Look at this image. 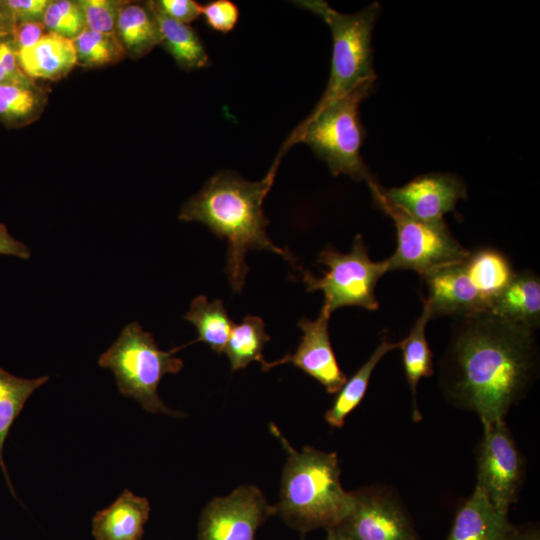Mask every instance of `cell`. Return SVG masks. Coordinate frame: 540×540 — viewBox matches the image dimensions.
I'll return each instance as SVG.
<instances>
[{"instance_id":"obj_1","label":"cell","mask_w":540,"mask_h":540,"mask_svg":"<svg viewBox=\"0 0 540 540\" xmlns=\"http://www.w3.org/2000/svg\"><path fill=\"white\" fill-rule=\"evenodd\" d=\"M538 369L535 330L479 311L455 317L439 362V385L449 403L477 414L484 424L505 420Z\"/></svg>"},{"instance_id":"obj_2","label":"cell","mask_w":540,"mask_h":540,"mask_svg":"<svg viewBox=\"0 0 540 540\" xmlns=\"http://www.w3.org/2000/svg\"><path fill=\"white\" fill-rule=\"evenodd\" d=\"M276 170L277 166L272 165L266 176L255 182L235 172H218L181 207L180 220L203 223L214 235L227 240L226 273L234 293H239L245 284L246 254L250 249L272 251L297 264L292 253L276 246L266 233L269 220L262 205Z\"/></svg>"},{"instance_id":"obj_3","label":"cell","mask_w":540,"mask_h":540,"mask_svg":"<svg viewBox=\"0 0 540 540\" xmlns=\"http://www.w3.org/2000/svg\"><path fill=\"white\" fill-rule=\"evenodd\" d=\"M270 430L287 452L275 515L302 534L336 527L349 512L353 499L352 492L341 484L337 453L312 446L298 451L272 423Z\"/></svg>"},{"instance_id":"obj_4","label":"cell","mask_w":540,"mask_h":540,"mask_svg":"<svg viewBox=\"0 0 540 540\" xmlns=\"http://www.w3.org/2000/svg\"><path fill=\"white\" fill-rule=\"evenodd\" d=\"M375 80L364 82L320 111L310 114L291 134L274 163H279L289 147L302 142L325 162L334 176L344 174L367 184L374 181L360 154L365 131L360 121L359 106L374 90Z\"/></svg>"},{"instance_id":"obj_5","label":"cell","mask_w":540,"mask_h":540,"mask_svg":"<svg viewBox=\"0 0 540 540\" xmlns=\"http://www.w3.org/2000/svg\"><path fill=\"white\" fill-rule=\"evenodd\" d=\"M187 345L189 343L169 351L160 350L151 333L132 322L99 357L98 364L113 372L123 396L136 400L147 412L181 417V412L161 400L158 386L166 374H176L183 368V361L174 354Z\"/></svg>"},{"instance_id":"obj_6","label":"cell","mask_w":540,"mask_h":540,"mask_svg":"<svg viewBox=\"0 0 540 540\" xmlns=\"http://www.w3.org/2000/svg\"><path fill=\"white\" fill-rule=\"evenodd\" d=\"M294 3L323 19L332 34L330 75L323 95L310 113L314 114L364 82L376 79L371 39L380 6L374 2L359 12L344 14L322 0Z\"/></svg>"},{"instance_id":"obj_7","label":"cell","mask_w":540,"mask_h":540,"mask_svg":"<svg viewBox=\"0 0 540 540\" xmlns=\"http://www.w3.org/2000/svg\"><path fill=\"white\" fill-rule=\"evenodd\" d=\"M317 263L327 267L320 278L300 269L307 291L324 294L323 308L332 314L345 306L377 310L379 302L375 289L379 279L389 271L387 260L374 262L361 235L354 237L348 253L327 245L318 255Z\"/></svg>"},{"instance_id":"obj_8","label":"cell","mask_w":540,"mask_h":540,"mask_svg":"<svg viewBox=\"0 0 540 540\" xmlns=\"http://www.w3.org/2000/svg\"><path fill=\"white\" fill-rule=\"evenodd\" d=\"M376 206L394 222L395 252L387 258L389 271L413 270L420 276L441 266L465 260L469 251L452 235L444 221L416 219L390 203L376 180L368 183Z\"/></svg>"},{"instance_id":"obj_9","label":"cell","mask_w":540,"mask_h":540,"mask_svg":"<svg viewBox=\"0 0 540 540\" xmlns=\"http://www.w3.org/2000/svg\"><path fill=\"white\" fill-rule=\"evenodd\" d=\"M482 425L476 450V487L499 512L508 515L525 480V459L505 420Z\"/></svg>"},{"instance_id":"obj_10","label":"cell","mask_w":540,"mask_h":540,"mask_svg":"<svg viewBox=\"0 0 540 540\" xmlns=\"http://www.w3.org/2000/svg\"><path fill=\"white\" fill-rule=\"evenodd\" d=\"M352 497L349 512L333 529L353 540H420L400 497L391 488L362 487L352 491Z\"/></svg>"},{"instance_id":"obj_11","label":"cell","mask_w":540,"mask_h":540,"mask_svg":"<svg viewBox=\"0 0 540 540\" xmlns=\"http://www.w3.org/2000/svg\"><path fill=\"white\" fill-rule=\"evenodd\" d=\"M273 515L274 505L257 486L242 485L203 508L197 540H256L258 528Z\"/></svg>"},{"instance_id":"obj_12","label":"cell","mask_w":540,"mask_h":540,"mask_svg":"<svg viewBox=\"0 0 540 540\" xmlns=\"http://www.w3.org/2000/svg\"><path fill=\"white\" fill-rule=\"evenodd\" d=\"M384 197L412 217L429 223L444 221L455 210L467 189L458 176L450 173H427L400 187L384 189Z\"/></svg>"},{"instance_id":"obj_13","label":"cell","mask_w":540,"mask_h":540,"mask_svg":"<svg viewBox=\"0 0 540 540\" xmlns=\"http://www.w3.org/2000/svg\"><path fill=\"white\" fill-rule=\"evenodd\" d=\"M329 313L323 307L315 320L300 319L302 331L299 345L293 354L262 365L264 371L285 363H291L324 386L326 391L336 394L347 380L340 369L329 336Z\"/></svg>"},{"instance_id":"obj_14","label":"cell","mask_w":540,"mask_h":540,"mask_svg":"<svg viewBox=\"0 0 540 540\" xmlns=\"http://www.w3.org/2000/svg\"><path fill=\"white\" fill-rule=\"evenodd\" d=\"M421 277L427 293L423 297V305L428 309L431 319L488 311L468 277L464 260L435 268Z\"/></svg>"},{"instance_id":"obj_15","label":"cell","mask_w":540,"mask_h":540,"mask_svg":"<svg viewBox=\"0 0 540 540\" xmlns=\"http://www.w3.org/2000/svg\"><path fill=\"white\" fill-rule=\"evenodd\" d=\"M149 513V501L125 489L93 517L92 534L95 540H142Z\"/></svg>"},{"instance_id":"obj_16","label":"cell","mask_w":540,"mask_h":540,"mask_svg":"<svg viewBox=\"0 0 540 540\" xmlns=\"http://www.w3.org/2000/svg\"><path fill=\"white\" fill-rule=\"evenodd\" d=\"M513 526L475 486L457 510L446 540H502Z\"/></svg>"},{"instance_id":"obj_17","label":"cell","mask_w":540,"mask_h":540,"mask_svg":"<svg viewBox=\"0 0 540 540\" xmlns=\"http://www.w3.org/2000/svg\"><path fill=\"white\" fill-rule=\"evenodd\" d=\"M16 54L21 69L33 80H59L77 65L73 41L50 32Z\"/></svg>"},{"instance_id":"obj_18","label":"cell","mask_w":540,"mask_h":540,"mask_svg":"<svg viewBox=\"0 0 540 540\" xmlns=\"http://www.w3.org/2000/svg\"><path fill=\"white\" fill-rule=\"evenodd\" d=\"M490 312L535 330L540 325V279L530 270L516 272L509 285L492 302Z\"/></svg>"},{"instance_id":"obj_19","label":"cell","mask_w":540,"mask_h":540,"mask_svg":"<svg viewBox=\"0 0 540 540\" xmlns=\"http://www.w3.org/2000/svg\"><path fill=\"white\" fill-rule=\"evenodd\" d=\"M464 265L469 279L485 302L488 311L495 298L516 274L509 258L492 247L469 251Z\"/></svg>"},{"instance_id":"obj_20","label":"cell","mask_w":540,"mask_h":540,"mask_svg":"<svg viewBox=\"0 0 540 540\" xmlns=\"http://www.w3.org/2000/svg\"><path fill=\"white\" fill-rule=\"evenodd\" d=\"M116 35L126 55L139 59L161 44L158 21L148 4L127 2L117 21Z\"/></svg>"},{"instance_id":"obj_21","label":"cell","mask_w":540,"mask_h":540,"mask_svg":"<svg viewBox=\"0 0 540 540\" xmlns=\"http://www.w3.org/2000/svg\"><path fill=\"white\" fill-rule=\"evenodd\" d=\"M49 378L48 375L33 379L22 378L0 366V468L12 496L16 499L18 498L3 458L5 441L29 397Z\"/></svg>"},{"instance_id":"obj_22","label":"cell","mask_w":540,"mask_h":540,"mask_svg":"<svg viewBox=\"0 0 540 540\" xmlns=\"http://www.w3.org/2000/svg\"><path fill=\"white\" fill-rule=\"evenodd\" d=\"M431 319L426 306L414 323L408 336L400 341L403 368L407 384L412 395V417L415 422L421 420L422 415L417 403V388L420 380L434 374L433 353L426 339V326Z\"/></svg>"},{"instance_id":"obj_23","label":"cell","mask_w":540,"mask_h":540,"mask_svg":"<svg viewBox=\"0 0 540 540\" xmlns=\"http://www.w3.org/2000/svg\"><path fill=\"white\" fill-rule=\"evenodd\" d=\"M148 4L159 24L162 37L160 45L173 57L177 65L185 70L207 67L210 58L195 30L163 14L154 1H149Z\"/></svg>"},{"instance_id":"obj_24","label":"cell","mask_w":540,"mask_h":540,"mask_svg":"<svg viewBox=\"0 0 540 540\" xmlns=\"http://www.w3.org/2000/svg\"><path fill=\"white\" fill-rule=\"evenodd\" d=\"M400 342H390L385 335L364 364L344 383L336 393L335 400L325 413L326 422L343 427L347 416L361 403L367 391L372 373L380 360L390 351L399 348Z\"/></svg>"},{"instance_id":"obj_25","label":"cell","mask_w":540,"mask_h":540,"mask_svg":"<svg viewBox=\"0 0 540 540\" xmlns=\"http://www.w3.org/2000/svg\"><path fill=\"white\" fill-rule=\"evenodd\" d=\"M47 94L36 83L0 84V122L18 128L39 118L45 109Z\"/></svg>"},{"instance_id":"obj_26","label":"cell","mask_w":540,"mask_h":540,"mask_svg":"<svg viewBox=\"0 0 540 540\" xmlns=\"http://www.w3.org/2000/svg\"><path fill=\"white\" fill-rule=\"evenodd\" d=\"M184 319L196 327L198 338L195 341L206 343L216 353L224 352L234 323L221 300L209 302L204 295L197 296Z\"/></svg>"},{"instance_id":"obj_27","label":"cell","mask_w":540,"mask_h":540,"mask_svg":"<svg viewBox=\"0 0 540 540\" xmlns=\"http://www.w3.org/2000/svg\"><path fill=\"white\" fill-rule=\"evenodd\" d=\"M270 336L264 328V321L258 316H246L242 323L233 326L224 352L226 353L231 370L245 368L252 361L263 365V347Z\"/></svg>"},{"instance_id":"obj_28","label":"cell","mask_w":540,"mask_h":540,"mask_svg":"<svg viewBox=\"0 0 540 540\" xmlns=\"http://www.w3.org/2000/svg\"><path fill=\"white\" fill-rule=\"evenodd\" d=\"M72 41L77 65L84 68L112 65L127 56L116 34H103L86 28Z\"/></svg>"},{"instance_id":"obj_29","label":"cell","mask_w":540,"mask_h":540,"mask_svg":"<svg viewBox=\"0 0 540 540\" xmlns=\"http://www.w3.org/2000/svg\"><path fill=\"white\" fill-rule=\"evenodd\" d=\"M48 32L74 40L85 29L86 22L79 1H50L42 19Z\"/></svg>"},{"instance_id":"obj_30","label":"cell","mask_w":540,"mask_h":540,"mask_svg":"<svg viewBox=\"0 0 540 540\" xmlns=\"http://www.w3.org/2000/svg\"><path fill=\"white\" fill-rule=\"evenodd\" d=\"M86 28L103 33L116 34L117 21L122 8L128 1L80 0Z\"/></svg>"},{"instance_id":"obj_31","label":"cell","mask_w":540,"mask_h":540,"mask_svg":"<svg viewBox=\"0 0 540 540\" xmlns=\"http://www.w3.org/2000/svg\"><path fill=\"white\" fill-rule=\"evenodd\" d=\"M201 15L212 30L227 33L238 22L239 9L230 0H215L201 5Z\"/></svg>"},{"instance_id":"obj_32","label":"cell","mask_w":540,"mask_h":540,"mask_svg":"<svg viewBox=\"0 0 540 540\" xmlns=\"http://www.w3.org/2000/svg\"><path fill=\"white\" fill-rule=\"evenodd\" d=\"M33 84L35 81L21 69L9 38L0 39V84Z\"/></svg>"},{"instance_id":"obj_33","label":"cell","mask_w":540,"mask_h":540,"mask_svg":"<svg viewBox=\"0 0 540 540\" xmlns=\"http://www.w3.org/2000/svg\"><path fill=\"white\" fill-rule=\"evenodd\" d=\"M157 8L169 18L189 24L201 15V5L193 0L154 1Z\"/></svg>"},{"instance_id":"obj_34","label":"cell","mask_w":540,"mask_h":540,"mask_svg":"<svg viewBox=\"0 0 540 540\" xmlns=\"http://www.w3.org/2000/svg\"><path fill=\"white\" fill-rule=\"evenodd\" d=\"M16 24L42 21L49 0H4Z\"/></svg>"},{"instance_id":"obj_35","label":"cell","mask_w":540,"mask_h":540,"mask_svg":"<svg viewBox=\"0 0 540 540\" xmlns=\"http://www.w3.org/2000/svg\"><path fill=\"white\" fill-rule=\"evenodd\" d=\"M46 27L42 21L22 22L15 25L10 41L16 52L36 44L45 34Z\"/></svg>"},{"instance_id":"obj_36","label":"cell","mask_w":540,"mask_h":540,"mask_svg":"<svg viewBox=\"0 0 540 540\" xmlns=\"http://www.w3.org/2000/svg\"><path fill=\"white\" fill-rule=\"evenodd\" d=\"M0 255L30 258V249L23 242L12 237L4 223H0Z\"/></svg>"},{"instance_id":"obj_37","label":"cell","mask_w":540,"mask_h":540,"mask_svg":"<svg viewBox=\"0 0 540 540\" xmlns=\"http://www.w3.org/2000/svg\"><path fill=\"white\" fill-rule=\"evenodd\" d=\"M502 540H540L536 525L513 526Z\"/></svg>"},{"instance_id":"obj_38","label":"cell","mask_w":540,"mask_h":540,"mask_svg":"<svg viewBox=\"0 0 540 540\" xmlns=\"http://www.w3.org/2000/svg\"><path fill=\"white\" fill-rule=\"evenodd\" d=\"M0 22L16 25V22L11 12L7 8L4 0H0Z\"/></svg>"},{"instance_id":"obj_39","label":"cell","mask_w":540,"mask_h":540,"mask_svg":"<svg viewBox=\"0 0 540 540\" xmlns=\"http://www.w3.org/2000/svg\"><path fill=\"white\" fill-rule=\"evenodd\" d=\"M15 25L0 22V39L9 38L13 32Z\"/></svg>"},{"instance_id":"obj_40","label":"cell","mask_w":540,"mask_h":540,"mask_svg":"<svg viewBox=\"0 0 540 540\" xmlns=\"http://www.w3.org/2000/svg\"><path fill=\"white\" fill-rule=\"evenodd\" d=\"M326 531H327V536L325 540H353L349 537H346L345 535L341 534L340 532H338L337 530L333 528L328 529Z\"/></svg>"}]
</instances>
